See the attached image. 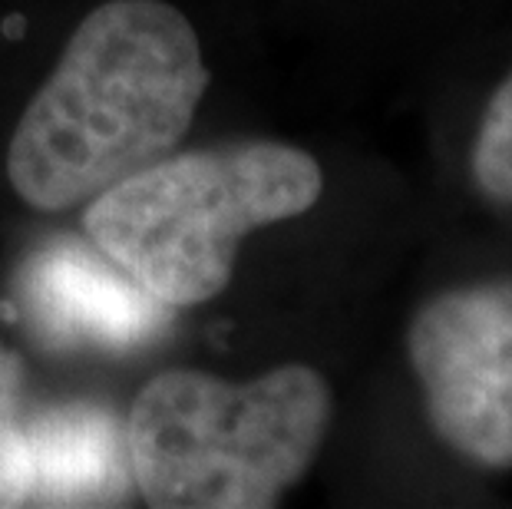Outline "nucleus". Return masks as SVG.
<instances>
[{
	"instance_id": "3",
	"label": "nucleus",
	"mask_w": 512,
	"mask_h": 509,
	"mask_svg": "<svg viewBox=\"0 0 512 509\" xmlns=\"http://www.w3.org/2000/svg\"><path fill=\"white\" fill-rule=\"evenodd\" d=\"M334 397L308 364L255 381L162 371L126 417L133 486L152 509H268L314 467Z\"/></svg>"
},
{
	"instance_id": "7",
	"label": "nucleus",
	"mask_w": 512,
	"mask_h": 509,
	"mask_svg": "<svg viewBox=\"0 0 512 509\" xmlns=\"http://www.w3.org/2000/svg\"><path fill=\"white\" fill-rule=\"evenodd\" d=\"M470 169L476 189L486 199L512 205V73L499 83L479 119Z\"/></svg>"
},
{
	"instance_id": "4",
	"label": "nucleus",
	"mask_w": 512,
	"mask_h": 509,
	"mask_svg": "<svg viewBox=\"0 0 512 509\" xmlns=\"http://www.w3.org/2000/svg\"><path fill=\"white\" fill-rule=\"evenodd\" d=\"M407 354L433 433L483 470H512V281L423 301Z\"/></svg>"
},
{
	"instance_id": "6",
	"label": "nucleus",
	"mask_w": 512,
	"mask_h": 509,
	"mask_svg": "<svg viewBox=\"0 0 512 509\" xmlns=\"http://www.w3.org/2000/svg\"><path fill=\"white\" fill-rule=\"evenodd\" d=\"M17 301L43 344L93 351L139 348L176 311L83 242L47 245L30 258L20 272Z\"/></svg>"
},
{
	"instance_id": "2",
	"label": "nucleus",
	"mask_w": 512,
	"mask_h": 509,
	"mask_svg": "<svg viewBox=\"0 0 512 509\" xmlns=\"http://www.w3.org/2000/svg\"><path fill=\"white\" fill-rule=\"evenodd\" d=\"M324 192L318 159L275 139L169 153L86 202L100 252L169 308L205 305L232 281L255 229L298 219Z\"/></svg>"
},
{
	"instance_id": "8",
	"label": "nucleus",
	"mask_w": 512,
	"mask_h": 509,
	"mask_svg": "<svg viewBox=\"0 0 512 509\" xmlns=\"http://www.w3.org/2000/svg\"><path fill=\"white\" fill-rule=\"evenodd\" d=\"M27 397V364L17 351L0 341V437L24 417Z\"/></svg>"
},
{
	"instance_id": "5",
	"label": "nucleus",
	"mask_w": 512,
	"mask_h": 509,
	"mask_svg": "<svg viewBox=\"0 0 512 509\" xmlns=\"http://www.w3.org/2000/svg\"><path fill=\"white\" fill-rule=\"evenodd\" d=\"M133 493L126 420L103 404L24 410L0 437V509L123 506Z\"/></svg>"
},
{
	"instance_id": "1",
	"label": "nucleus",
	"mask_w": 512,
	"mask_h": 509,
	"mask_svg": "<svg viewBox=\"0 0 512 509\" xmlns=\"http://www.w3.org/2000/svg\"><path fill=\"white\" fill-rule=\"evenodd\" d=\"M209 90L199 34L162 0H106L27 103L7 179L37 212H67L176 153Z\"/></svg>"
}]
</instances>
